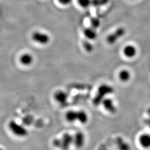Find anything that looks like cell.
Segmentation results:
<instances>
[{
	"instance_id": "1",
	"label": "cell",
	"mask_w": 150,
	"mask_h": 150,
	"mask_svg": "<svg viewBox=\"0 0 150 150\" xmlns=\"http://www.w3.org/2000/svg\"><path fill=\"white\" fill-rule=\"evenodd\" d=\"M115 91L113 87L107 84H102L98 88L97 92L93 100V103L95 106H99L103 100L108 95L112 94Z\"/></svg>"
},
{
	"instance_id": "2",
	"label": "cell",
	"mask_w": 150,
	"mask_h": 150,
	"mask_svg": "<svg viewBox=\"0 0 150 150\" xmlns=\"http://www.w3.org/2000/svg\"><path fill=\"white\" fill-rule=\"evenodd\" d=\"M8 127L11 132L16 136L23 137L26 136L28 134V131L25 127L15 121H11L8 124Z\"/></svg>"
},
{
	"instance_id": "3",
	"label": "cell",
	"mask_w": 150,
	"mask_h": 150,
	"mask_svg": "<svg viewBox=\"0 0 150 150\" xmlns=\"http://www.w3.org/2000/svg\"><path fill=\"white\" fill-rule=\"evenodd\" d=\"M31 38L33 42L41 45H46L50 41V36L47 33L39 31L33 32Z\"/></svg>"
},
{
	"instance_id": "4",
	"label": "cell",
	"mask_w": 150,
	"mask_h": 150,
	"mask_svg": "<svg viewBox=\"0 0 150 150\" xmlns=\"http://www.w3.org/2000/svg\"><path fill=\"white\" fill-rule=\"evenodd\" d=\"M126 32V29L125 28L118 27L114 32L108 35L106 38L107 43L110 45H113L116 43L120 39L125 35Z\"/></svg>"
},
{
	"instance_id": "5",
	"label": "cell",
	"mask_w": 150,
	"mask_h": 150,
	"mask_svg": "<svg viewBox=\"0 0 150 150\" xmlns=\"http://www.w3.org/2000/svg\"><path fill=\"white\" fill-rule=\"evenodd\" d=\"M54 100L60 105H65L68 101V93L64 90H57L54 92Z\"/></svg>"
},
{
	"instance_id": "6",
	"label": "cell",
	"mask_w": 150,
	"mask_h": 150,
	"mask_svg": "<svg viewBox=\"0 0 150 150\" xmlns=\"http://www.w3.org/2000/svg\"><path fill=\"white\" fill-rule=\"evenodd\" d=\"M61 145L60 148L62 150H68L74 142V137L68 133H66L61 139Z\"/></svg>"
},
{
	"instance_id": "7",
	"label": "cell",
	"mask_w": 150,
	"mask_h": 150,
	"mask_svg": "<svg viewBox=\"0 0 150 150\" xmlns=\"http://www.w3.org/2000/svg\"><path fill=\"white\" fill-rule=\"evenodd\" d=\"M34 57L32 54L30 53H24L22 54L19 58L20 64L24 66H30L34 62Z\"/></svg>"
},
{
	"instance_id": "8",
	"label": "cell",
	"mask_w": 150,
	"mask_h": 150,
	"mask_svg": "<svg viewBox=\"0 0 150 150\" xmlns=\"http://www.w3.org/2000/svg\"><path fill=\"white\" fill-rule=\"evenodd\" d=\"M85 142V136L83 132L81 131L77 132L74 136V142L73 143L75 144V146L78 148H82Z\"/></svg>"
},
{
	"instance_id": "9",
	"label": "cell",
	"mask_w": 150,
	"mask_h": 150,
	"mask_svg": "<svg viewBox=\"0 0 150 150\" xmlns=\"http://www.w3.org/2000/svg\"><path fill=\"white\" fill-rule=\"evenodd\" d=\"M101 104H102L104 108L108 112L114 114L117 112V108L111 98H105L103 100Z\"/></svg>"
},
{
	"instance_id": "10",
	"label": "cell",
	"mask_w": 150,
	"mask_h": 150,
	"mask_svg": "<svg viewBox=\"0 0 150 150\" xmlns=\"http://www.w3.org/2000/svg\"><path fill=\"white\" fill-rule=\"evenodd\" d=\"M123 54L128 59H132L136 56L137 50L134 45H129L125 46L123 50Z\"/></svg>"
},
{
	"instance_id": "11",
	"label": "cell",
	"mask_w": 150,
	"mask_h": 150,
	"mask_svg": "<svg viewBox=\"0 0 150 150\" xmlns=\"http://www.w3.org/2000/svg\"><path fill=\"white\" fill-rule=\"evenodd\" d=\"M139 145L144 149L150 148V134H144L139 136Z\"/></svg>"
},
{
	"instance_id": "12",
	"label": "cell",
	"mask_w": 150,
	"mask_h": 150,
	"mask_svg": "<svg viewBox=\"0 0 150 150\" xmlns=\"http://www.w3.org/2000/svg\"><path fill=\"white\" fill-rule=\"evenodd\" d=\"M83 34L86 38L89 41L95 40L97 38L96 30L94 29L92 27L86 28L83 31Z\"/></svg>"
},
{
	"instance_id": "13",
	"label": "cell",
	"mask_w": 150,
	"mask_h": 150,
	"mask_svg": "<svg viewBox=\"0 0 150 150\" xmlns=\"http://www.w3.org/2000/svg\"><path fill=\"white\" fill-rule=\"evenodd\" d=\"M116 144L119 150H131V147L129 144L120 136L116 138Z\"/></svg>"
},
{
	"instance_id": "14",
	"label": "cell",
	"mask_w": 150,
	"mask_h": 150,
	"mask_svg": "<svg viewBox=\"0 0 150 150\" xmlns=\"http://www.w3.org/2000/svg\"><path fill=\"white\" fill-rule=\"evenodd\" d=\"M131 78V74L129 70L123 69L121 70L118 74V79L121 82H129Z\"/></svg>"
},
{
	"instance_id": "15",
	"label": "cell",
	"mask_w": 150,
	"mask_h": 150,
	"mask_svg": "<svg viewBox=\"0 0 150 150\" xmlns=\"http://www.w3.org/2000/svg\"><path fill=\"white\" fill-rule=\"evenodd\" d=\"M65 118L67 122L74 123L77 121V111L74 110H69L65 115Z\"/></svg>"
},
{
	"instance_id": "16",
	"label": "cell",
	"mask_w": 150,
	"mask_h": 150,
	"mask_svg": "<svg viewBox=\"0 0 150 150\" xmlns=\"http://www.w3.org/2000/svg\"><path fill=\"white\" fill-rule=\"evenodd\" d=\"M77 121L82 124H86L88 121V114L83 110L77 111Z\"/></svg>"
},
{
	"instance_id": "17",
	"label": "cell",
	"mask_w": 150,
	"mask_h": 150,
	"mask_svg": "<svg viewBox=\"0 0 150 150\" xmlns=\"http://www.w3.org/2000/svg\"><path fill=\"white\" fill-rule=\"evenodd\" d=\"M82 46L84 48V50H85V51L88 53H91L93 51V49H94L93 45L89 41V40L85 41L83 42Z\"/></svg>"
},
{
	"instance_id": "18",
	"label": "cell",
	"mask_w": 150,
	"mask_h": 150,
	"mask_svg": "<svg viewBox=\"0 0 150 150\" xmlns=\"http://www.w3.org/2000/svg\"><path fill=\"white\" fill-rule=\"evenodd\" d=\"M109 0H92L91 5L94 7H101L106 5L108 3Z\"/></svg>"
},
{
	"instance_id": "19",
	"label": "cell",
	"mask_w": 150,
	"mask_h": 150,
	"mask_svg": "<svg viewBox=\"0 0 150 150\" xmlns=\"http://www.w3.org/2000/svg\"><path fill=\"white\" fill-rule=\"evenodd\" d=\"M90 25L91 27L97 30L100 26L101 21L97 17H92L90 20Z\"/></svg>"
},
{
	"instance_id": "20",
	"label": "cell",
	"mask_w": 150,
	"mask_h": 150,
	"mask_svg": "<svg viewBox=\"0 0 150 150\" xmlns=\"http://www.w3.org/2000/svg\"><path fill=\"white\" fill-rule=\"evenodd\" d=\"M92 0H77L79 5L82 8H87L91 5Z\"/></svg>"
},
{
	"instance_id": "21",
	"label": "cell",
	"mask_w": 150,
	"mask_h": 150,
	"mask_svg": "<svg viewBox=\"0 0 150 150\" xmlns=\"http://www.w3.org/2000/svg\"><path fill=\"white\" fill-rule=\"evenodd\" d=\"M53 144L54 146L56 147L60 148L61 147V139H56L53 141Z\"/></svg>"
},
{
	"instance_id": "22",
	"label": "cell",
	"mask_w": 150,
	"mask_h": 150,
	"mask_svg": "<svg viewBox=\"0 0 150 150\" xmlns=\"http://www.w3.org/2000/svg\"><path fill=\"white\" fill-rule=\"evenodd\" d=\"M59 3L62 5H68L72 2V0H58Z\"/></svg>"
},
{
	"instance_id": "23",
	"label": "cell",
	"mask_w": 150,
	"mask_h": 150,
	"mask_svg": "<svg viewBox=\"0 0 150 150\" xmlns=\"http://www.w3.org/2000/svg\"><path fill=\"white\" fill-rule=\"evenodd\" d=\"M146 123L148 125V126H149V127L150 128V116H149V118H147L146 120Z\"/></svg>"
},
{
	"instance_id": "24",
	"label": "cell",
	"mask_w": 150,
	"mask_h": 150,
	"mask_svg": "<svg viewBox=\"0 0 150 150\" xmlns=\"http://www.w3.org/2000/svg\"><path fill=\"white\" fill-rule=\"evenodd\" d=\"M106 150V147H105V146H102V147L100 149V150Z\"/></svg>"
},
{
	"instance_id": "25",
	"label": "cell",
	"mask_w": 150,
	"mask_h": 150,
	"mask_svg": "<svg viewBox=\"0 0 150 150\" xmlns=\"http://www.w3.org/2000/svg\"><path fill=\"white\" fill-rule=\"evenodd\" d=\"M147 113H148V114H149V115L150 116V108L148 110V111H147Z\"/></svg>"
},
{
	"instance_id": "26",
	"label": "cell",
	"mask_w": 150,
	"mask_h": 150,
	"mask_svg": "<svg viewBox=\"0 0 150 150\" xmlns=\"http://www.w3.org/2000/svg\"><path fill=\"white\" fill-rule=\"evenodd\" d=\"M0 150H4L3 149H0Z\"/></svg>"
}]
</instances>
